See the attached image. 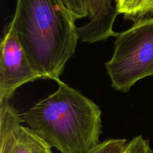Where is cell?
Listing matches in <instances>:
<instances>
[{"label":"cell","mask_w":153,"mask_h":153,"mask_svg":"<svg viewBox=\"0 0 153 153\" xmlns=\"http://www.w3.org/2000/svg\"><path fill=\"white\" fill-rule=\"evenodd\" d=\"M76 20L58 0H16L11 25L41 79H59L77 47Z\"/></svg>","instance_id":"cell-1"},{"label":"cell","mask_w":153,"mask_h":153,"mask_svg":"<svg viewBox=\"0 0 153 153\" xmlns=\"http://www.w3.org/2000/svg\"><path fill=\"white\" fill-rule=\"evenodd\" d=\"M55 82V92L20 114L22 123L61 153H89L100 143L102 111L60 79Z\"/></svg>","instance_id":"cell-2"},{"label":"cell","mask_w":153,"mask_h":153,"mask_svg":"<svg viewBox=\"0 0 153 153\" xmlns=\"http://www.w3.org/2000/svg\"><path fill=\"white\" fill-rule=\"evenodd\" d=\"M106 70L117 91L127 93L139 80L153 76V18L118 33Z\"/></svg>","instance_id":"cell-3"},{"label":"cell","mask_w":153,"mask_h":153,"mask_svg":"<svg viewBox=\"0 0 153 153\" xmlns=\"http://www.w3.org/2000/svg\"><path fill=\"white\" fill-rule=\"evenodd\" d=\"M0 48V102L9 101L19 87L41 77L33 68L10 23L4 28Z\"/></svg>","instance_id":"cell-4"},{"label":"cell","mask_w":153,"mask_h":153,"mask_svg":"<svg viewBox=\"0 0 153 153\" xmlns=\"http://www.w3.org/2000/svg\"><path fill=\"white\" fill-rule=\"evenodd\" d=\"M22 123L10 102H0V153H52L49 144Z\"/></svg>","instance_id":"cell-5"},{"label":"cell","mask_w":153,"mask_h":153,"mask_svg":"<svg viewBox=\"0 0 153 153\" xmlns=\"http://www.w3.org/2000/svg\"><path fill=\"white\" fill-rule=\"evenodd\" d=\"M113 0H87L88 18L86 24L78 27L79 40L84 43H93L104 41L110 37H117L118 33L113 25L118 13Z\"/></svg>","instance_id":"cell-6"},{"label":"cell","mask_w":153,"mask_h":153,"mask_svg":"<svg viewBox=\"0 0 153 153\" xmlns=\"http://www.w3.org/2000/svg\"><path fill=\"white\" fill-rule=\"evenodd\" d=\"M119 14L128 20L137 22L153 18V0H114Z\"/></svg>","instance_id":"cell-7"},{"label":"cell","mask_w":153,"mask_h":153,"mask_svg":"<svg viewBox=\"0 0 153 153\" xmlns=\"http://www.w3.org/2000/svg\"><path fill=\"white\" fill-rule=\"evenodd\" d=\"M128 143L126 139H108L100 142L89 153H123Z\"/></svg>","instance_id":"cell-8"},{"label":"cell","mask_w":153,"mask_h":153,"mask_svg":"<svg viewBox=\"0 0 153 153\" xmlns=\"http://www.w3.org/2000/svg\"><path fill=\"white\" fill-rule=\"evenodd\" d=\"M75 20L88 17L87 0H58Z\"/></svg>","instance_id":"cell-9"},{"label":"cell","mask_w":153,"mask_h":153,"mask_svg":"<svg viewBox=\"0 0 153 153\" xmlns=\"http://www.w3.org/2000/svg\"><path fill=\"white\" fill-rule=\"evenodd\" d=\"M123 153H153V150L149 140L139 135L128 142Z\"/></svg>","instance_id":"cell-10"}]
</instances>
